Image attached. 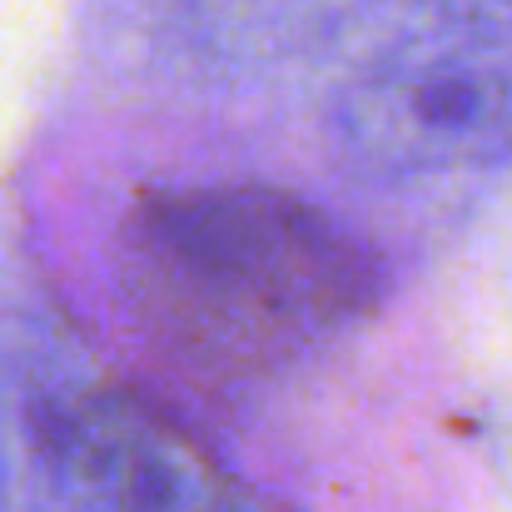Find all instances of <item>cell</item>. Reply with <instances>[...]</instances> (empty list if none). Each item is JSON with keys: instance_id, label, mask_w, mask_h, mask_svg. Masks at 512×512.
<instances>
[{"instance_id": "cell-1", "label": "cell", "mask_w": 512, "mask_h": 512, "mask_svg": "<svg viewBox=\"0 0 512 512\" xmlns=\"http://www.w3.org/2000/svg\"><path fill=\"white\" fill-rule=\"evenodd\" d=\"M130 284L179 343L274 363L334 334L368 289L339 229L269 189H204L135 214Z\"/></svg>"}, {"instance_id": "cell-2", "label": "cell", "mask_w": 512, "mask_h": 512, "mask_svg": "<svg viewBox=\"0 0 512 512\" xmlns=\"http://www.w3.org/2000/svg\"><path fill=\"white\" fill-rule=\"evenodd\" d=\"M0 512H234L214 463L65 329L0 319Z\"/></svg>"}, {"instance_id": "cell-3", "label": "cell", "mask_w": 512, "mask_h": 512, "mask_svg": "<svg viewBox=\"0 0 512 512\" xmlns=\"http://www.w3.org/2000/svg\"><path fill=\"white\" fill-rule=\"evenodd\" d=\"M334 150L368 179H428L512 155V45L403 50L334 105Z\"/></svg>"}]
</instances>
